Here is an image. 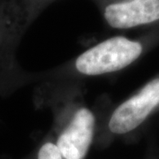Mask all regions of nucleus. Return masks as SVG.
Masks as SVG:
<instances>
[{
	"mask_svg": "<svg viewBox=\"0 0 159 159\" xmlns=\"http://www.w3.org/2000/svg\"><path fill=\"white\" fill-rule=\"evenodd\" d=\"M142 52L140 42L124 36H113L81 53L75 61V68L87 76L110 74L128 66Z\"/></svg>",
	"mask_w": 159,
	"mask_h": 159,
	"instance_id": "1",
	"label": "nucleus"
},
{
	"mask_svg": "<svg viewBox=\"0 0 159 159\" xmlns=\"http://www.w3.org/2000/svg\"><path fill=\"white\" fill-rule=\"evenodd\" d=\"M9 0H0V95L13 90L20 81V73L13 52L30 20Z\"/></svg>",
	"mask_w": 159,
	"mask_h": 159,
	"instance_id": "2",
	"label": "nucleus"
},
{
	"mask_svg": "<svg viewBox=\"0 0 159 159\" xmlns=\"http://www.w3.org/2000/svg\"><path fill=\"white\" fill-rule=\"evenodd\" d=\"M158 105L159 79H155L115 109L109 120V130L115 134L129 133L143 123Z\"/></svg>",
	"mask_w": 159,
	"mask_h": 159,
	"instance_id": "3",
	"label": "nucleus"
},
{
	"mask_svg": "<svg viewBox=\"0 0 159 159\" xmlns=\"http://www.w3.org/2000/svg\"><path fill=\"white\" fill-rule=\"evenodd\" d=\"M109 27L127 29L159 20V0H97Z\"/></svg>",
	"mask_w": 159,
	"mask_h": 159,
	"instance_id": "4",
	"label": "nucleus"
},
{
	"mask_svg": "<svg viewBox=\"0 0 159 159\" xmlns=\"http://www.w3.org/2000/svg\"><path fill=\"white\" fill-rule=\"evenodd\" d=\"M96 119L89 109L82 107L74 113L67 126L57 137V145L65 159H83L94 138Z\"/></svg>",
	"mask_w": 159,
	"mask_h": 159,
	"instance_id": "5",
	"label": "nucleus"
},
{
	"mask_svg": "<svg viewBox=\"0 0 159 159\" xmlns=\"http://www.w3.org/2000/svg\"><path fill=\"white\" fill-rule=\"evenodd\" d=\"M37 159H65L57 145L52 142L44 143L38 151Z\"/></svg>",
	"mask_w": 159,
	"mask_h": 159,
	"instance_id": "6",
	"label": "nucleus"
},
{
	"mask_svg": "<svg viewBox=\"0 0 159 159\" xmlns=\"http://www.w3.org/2000/svg\"><path fill=\"white\" fill-rule=\"evenodd\" d=\"M17 1L28 11H30L33 15H34L36 11L38 10L40 4H43V3H46L48 1H52V0H17Z\"/></svg>",
	"mask_w": 159,
	"mask_h": 159,
	"instance_id": "7",
	"label": "nucleus"
}]
</instances>
